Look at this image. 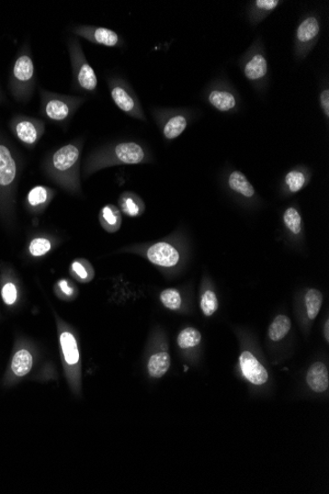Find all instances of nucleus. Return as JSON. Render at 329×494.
Returning a JSON list of instances; mask_svg holds the SVG:
<instances>
[{
    "label": "nucleus",
    "mask_w": 329,
    "mask_h": 494,
    "mask_svg": "<svg viewBox=\"0 0 329 494\" xmlns=\"http://www.w3.org/2000/svg\"><path fill=\"white\" fill-rule=\"evenodd\" d=\"M111 96L119 109L124 113L138 119L145 120L141 108L126 85L121 82L110 83Z\"/></svg>",
    "instance_id": "obj_12"
},
{
    "label": "nucleus",
    "mask_w": 329,
    "mask_h": 494,
    "mask_svg": "<svg viewBox=\"0 0 329 494\" xmlns=\"http://www.w3.org/2000/svg\"><path fill=\"white\" fill-rule=\"evenodd\" d=\"M83 140H76L62 146L45 157L43 170L54 184L68 194L82 195L81 160Z\"/></svg>",
    "instance_id": "obj_1"
},
{
    "label": "nucleus",
    "mask_w": 329,
    "mask_h": 494,
    "mask_svg": "<svg viewBox=\"0 0 329 494\" xmlns=\"http://www.w3.org/2000/svg\"><path fill=\"white\" fill-rule=\"evenodd\" d=\"M146 257L151 264L161 267H174L180 259V255L174 245L169 242H157L149 247Z\"/></svg>",
    "instance_id": "obj_13"
},
{
    "label": "nucleus",
    "mask_w": 329,
    "mask_h": 494,
    "mask_svg": "<svg viewBox=\"0 0 329 494\" xmlns=\"http://www.w3.org/2000/svg\"><path fill=\"white\" fill-rule=\"evenodd\" d=\"M188 126V120L183 115H176L169 118L163 127V134L167 140H172L180 136Z\"/></svg>",
    "instance_id": "obj_25"
},
{
    "label": "nucleus",
    "mask_w": 329,
    "mask_h": 494,
    "mask_svg": "<svg viewBox=\"0 0 329 494\" xmlns=\"http://www.w3.org/2000/svg\"><path fill=\"white\" fill-rule=\"evenodd\" d=\"M99 221L102 228L108 233H116L121 227V213L120 208L113 205L102 208L99 213Z\"/></svg>",
    "instance_id": "obj_18"
},
{
    "label": "nucleus",
    "mask_w": 329,
    "mask_h": 494,
    "mask_svg": "<svg viewBox=\"0 0 329 494\" xmlns=\"http://www.w3.org/2000/svg\"><path fill=\"white\" fill-rule=\"evenodd\" d=\"M72 31L75 36L100 44V46L112 48L120 44L119 34L105 27L78 25L73 27Z\"/></svg>",
    "instance_id": "obj_11"
},
{
    "label": "nucleus",
    "mask_w": 329,
    "mask_h": 494,
    "mask_svg": "<svg viewBox=\"0 0 329 494\" xmlns=\"http://www.w3.org/2000/svg\"><path fill=\"white\" fill-rule=\"evenodd\" d=\"M68 53H70L73 88L75 92L93 94L98 87V78L93 67L88 63L82 44L76 38L68 39Z\"/></svg>",
    "instance_id": "obj_7"
},
{
    "label": "nucleus",
    "mask_w": 329,
    "mask_h": 494,
    "mask_svg": "<svg viewBox=\"0 0 329 494\" xmlns=\"http://www.w3.org/2000/svg\"><path fill=\"white\" fill-rule=\"evenodd\" d=\"M146 153L141 145L136 142H121L109 151H97L91 154L83 167L87 178L103 168L113 164H140L144 162Z\"/></svg>",
    "instance_id": "obj_5"
},
{
    "label": "nucleus",
    "mask_w": 329,
    "mask_h": 494,
    "mask_svg": "<svg viewBox=\"0 0 329 494\" xmlns=\"http://www.w3.org/2000/svg\"><path fill=\"white\" fill-rule=\"evenodd\" d=\"M324 336L326 342H329V320H326L324 324Z\"/></svg>",
    "instance_id": "obj_37"
},
{
    "label": "nucleus",
    "mask_w": 329,
    "mask_h": 494,
    "mask_svg": "<svg viewBox=\"0 0 329 494\" xmlns=\"http://www.w3.org/2000/svg\"><path fill=\"white\" fill-rule=\"evenodd\" d=\"M41 114L45 119L58 125L70 122L76 111L85 102V97L67 96L41 89Z\"/></svg>",
    "instance_id": "obj_6"
},
{
    "label": "nucleus",
    "mask_w": 329,
    "mask_h": 494,
    "mask_svg": "<svg viewBox=\"0 0 329 494\" xmlns=\"http://www.w3.org/2000/svg\"><path fill=\"white\" fill-rule=\"evenodd\" d=\"M169 366L171 356L167 352H159L150 356L147 369L152 378L159 379L168 373Z\"/></svg>",
    "instance_id": "obj_20"
},
{
    "label": "nucleus",
    "mask_w": 329,
    "mask_h": 494,
    "mask_svg": "<svg viewBox=\"0 0 329 494\" xmlns=\"http://www.w3.org/2000/svg\"><path fill=\"white\" fill-rule=\"evenodd\" d=\"M160 300L164 307L169 310L176 311L181 306V295L179 291L175 288H168L161 292Z\"/></svg>",
    "instance_id": "obj_31"
},
{
    "label": "nucleus",
    "mask_w": 329,
    "mask_h": 494,
    "mask_svg": "<svg viewBox=\"0 0 329 494\" xmlns=\"http://www.w3.org/2000/svg\"><path fill=\"white\" fill-rule=\"evenodd\" d=\"M240 365L244 376L252 384L260 386L266 383L268 373L265 366L257 361V358L251 353L245 351L240 355Z\"/></svg>",
    "instance_id": "obj_15"
},
{
    "label": "nucleus",
    "mask_w": 329,
    "mask_h": 494,
    "mask_svg": "<svg viewBox=\"0 0 329 494\" xmlns=\"http://www.w3.org/2000/svg\"><path fill=\"white\" fill-rule=\"evenodd\" d=\"M279 5L278 0H256V5L262 10L271 11L276 9Z\"/></svg>",
    "instance_id": "obj_35"
},
{
    "label": "nucleus",
    "mask_w": 329,
    "mask_h": 494,
    "mask_svg": "<svg viewBox=\"0 0 329 494\" xmlns=\"http://www.w3.org/2000/svg\"><path fill=\"white\" fill-rule=\"evenodd\" d=\"M5 101V95L2 92V90H0V103H3Z\"/></svg>",
    "instance_id": "obj_38"
},
{
    "label": "nucleus",
    "mask_w": 329,
    "mask_h": 494,
    "mask_svg": "<svg viewBox=\"0 0 329 494\" xmlns=\"http://www.w3.org/2000/svg\"><path fill=\"white\" fill-rule=\"evenodd\" d=\"M120 209L123 215L130 218H139L143 215L145 205L143 200L134 193H123L119 199Z\"/></svg>",
    "instance_id": "obj_19"
},
{
    "label": "nucleus",
    "mask_w": 329,
    "mask_h": 494,
    "mask_svg": "<svg viewBox=\"0 0 329 494\" xmlns=\"http://www.w3.org/2000/svg\"><path fill=\"white\" fill-rule=\"evenodd\" d=\"M321 104L326 117H329V92L324 90L321 94Z\"/></svg>",
    "instance_id": "obj_36"
},
{
    "label": "nucleus",
    "mask_w": 329,
    "mask_h": 494,
    "mask_svg": "<svg viewBox=\"0 0 329 494\" xmlns=\"http://www.w3.org/2000/svg\"><path fill=\"white\" fill-rule=\"evenodd\" d=\"M55 322L68 383L78 395L82 391V356L77 336L72 325L58 315H55Z\"/></svg>",
    "instance_id": "obj_3"
},
{
    "label": "nucleus",
    "mask_w": 329,
    "mask_h": 494,
    "mask_svg": "<svg viewBox=\"0 0 329 494\" xmlns=\"http://www.w3.org/2000/svg\"><path fill=\"white\" fill-rule=\"evenodd\" d=\"M208 99L210 104L221 111H228L236 107V99L234 95L228 92L214 90V92L210 93Z\"/></svg>",
    "instance_id": "obj_26"
},
{
    "label": "nucleus",
    "mask_w": 329,
    "mask_h": 494,
    "mask_svg": "<svg viewBox=\"0 0 329 494\" xmlns=\"http://www.w3.org/2000/svg\"><path fill=\"white\" fill-rule=\"evenodd\" d=\"M228 184L234 192L239 193L246 198H253L255 196L256 192L253 185L248 182L247 177L240 171L231 173Z\"/></svg>",
    "instance_id": "obj_23"
},
{
    "label": "nucleus",
    "mask_w": 329,
    "mask_h": 494,
    "mask_svg": "<svg viewBox=\"0 0 329 494\" xmlns=\"http://www.w3.org/2000/svg\"><path fill=\"white\" fill-rule=\"evenodd\" d=\"M21 171L17 152L0 133V223L9 231L16 227V197Z\"/></svg>",
    "instance_id": "obj_2"
},
{
    "label": "nucleus",
    "mask_w": 329,
    "mask_h": 494,
    "mask_svg": "<svg viewBox=\"0 0 329 494\" xmlns=\"http://www.w3.org/2000/svg\"><path fill=\"white\" fill-rule=\"evenodd\" d=\"M283 221L286 228L295 235H298L302 231V217L296 208H289L285 210L283 216Z\"/></svg>",
    "instance_id": "obj_32"
},
{
    "label": "nucleus",
    "mask_w": 329,
    "mask_h": 494,
    "mask_svg": "<svg viewBox=\"0 0 329 494\" xmlns=\"http://www.w3.org/2000/svg\"><path fill=\"white\" fill-rule=\"evenodd\" d=\"M200 342L201 334L194 327H189L181 331L177 339L178 345L181 350L192 349V347L198 346Z\"/></svg>",
    "instance_id": "obj_29"
},
{
    "label": "nucleus",
    "mask_w": 329,
    "mask_h": 494,
    "mask_svg": "<svg viewBox=\"0 0 329 494\" xmlns=\"http://www.w3.org/2000/svg\"><path fill=\"white\" fill-rule=\"evenodd\" d=\"M34 363L35 355L32 344L24 339L17 341L9 363L5 383H16L26 377L32 372Z\"/></svg>",
    "instance_id": "obj_8"
},
{
    "label": "nucleus",
    "mask_w": 329,
    "mask_h": 494,
    "mask_svg": "<svg viewBox=\"0 0 329 494\" xmlns=\"http://www.w3.org/2000/svg\"><path fill=\"white\" fill-rule=\"evenodd\" d=\"M285 182L290 189V192L294 194L298 193L305 183V177L302 172L293 170L286 175Z\"/></svg>",
    "instance_id": "obj_33"
},
{
    "label": "nucleus",
    "mask_w": 329,
    "mask_h": 494,
    "mask_svg": "<svg viewBox=\"0 0 329 494\" xmlns=\"http://www.w3.org/2000/svg\"><path fill=\"white\" fill-rule=\"evenodd\" d=\"M55 288L61 295L66 298H73L76 295L75 286L66 278L60 279Z\"/></svg>",
    "instance_id": "obj_34"
},
{
    "label": "nucleus",
    "mask_w": 329,
    "mask_h": 494,
    "mask_svg": "<svg viewBox=\"0 0 329 494\" xmlns=\"http://www.w3.org/2000/svg\"><path fill=\"white\" fill-rule=\"evenodd\" d=\"M324 296L320 290L311 288L305 296V308H307L308 317L314 320L322 309Z\"/></svg>",
    "instance_id": "obj_28"
},
{
    "label": "nucleus",
    "mask_w": 329,
    "mask_h": 494,
    "mask_svg": "<svg viewBox=\"0 0 329 494\" xmlns=\"http://www.w3.org/2000/svg\"><path fill=\"white\" fill-rule=\"evenodd\" d=\"M53 189L47 186H36L29 190L26 197L25 207L34 216H40L47 209L55 197Z\"/></svg>",
    "instance_id": "obj_14"
},
{
    "label": "nucleus",
    "mask_w": 329,
    "mask_h": 494,
    "mask_svg": "<svg viewBox=\"0 0 329 494\" xmlns=\"http://www.w3.org/2000/svg\"><path fill=\"white\" fill-rule=\"evenodd\" d=\"M36 87L35 65L29 44L23 46L18 53L8 80L10 94L18 103L26 104L31 100Z\"/></svg>",
    "instance_id": "obj_4"
},
{
    "label": "nucleus",
    "mask_w": 329,
    "mask_h": 494,
    "mask_svg": "<svg viewBox=\"0 0 329 494\" xmlns=\"http://www.w3.org/2000/svg\"><path fill=\"white\" fill-rule=\"evenodd\" d=\"M307 383L315 392H324L328 389V369L323 363H315L310 367L307 374Z\"/></svg>",
    "instance_id": "obj_17"
},
{
    "label": "nucleus",
    "mask_w": 329,
    "mask_h": 494,
    "mask_svg": "<svg viewBox=\"0 0 329 494\" xmlns=\"http://www.w3.org/2000/svg\"><path fill=\"white\" fill-rule=\"evenodd\" d=\"M0 296L9 308L15 307L20 299V286L16 273L7 263L0 264Z\"/></svg>",
    "instance_id": "obj_10"
},
{
    "label": "nucleus",
    "mask_w": 329,
    "mask_h": 494,
    "mask_svg": "<svg viewBox=\"0 0 329 494\" xmlns=\"http://www.w3.org/2000/svg\"><path fill=\"white\" fill-rule=\"evenodd\" d=\"M58 239L48 233L33 235L26 246V254L31 259H41L49 255L56 246Z\"/></svg>",
    "instance_id": "obj_16"
},
{
    "label": "nucleus",
    "mask_w": 329,
    "mask_h": 494,
    "mask_svg": "<svg viewBox=\"0 0 329 494\" xmlns=\"http://www.w3.org/2000/svg\"><path fill=\"white\" fill-rule=\"evenodd\" d=\"M292 328V323L289 317L278 315L272 322L268 328V336L272 342H279L285 338Z\"/></svg>",
    "instance_id": "obj_22"
},
{
    "label": "nucleus",
    "mask_w": 329,
    "mask_h": 494,
    "mask_svg": "<svg viewBox=\"0 0 329 494\" xmlns=\"http://www.w3.org/2000/svg\"><path fill=\"white\" fill-rule=\"evenodd\" d=\"M71 275L82 283H89L95 276V269L85 259H77L71 265Z\"/></svg>",
    "instance_id": "obj_24"
},
{
    "label": "nucleus",
    "mask_w": 329,
    "mask_h": 494,
    "mask_svg": "<svg viewBox=\"0 0 329 494\" xmlns=\"http://www.w3.org/2000/svg\"><path fill=\"white\" fill-rule=\"evenodd\" d=\"M321 27L314 17L305 19L297 30V38L301 43H308L319 35Z\"/></svg>",
    "instance_id": "obj_27"
},
{
    "label": "nucleus",
    "mask_w": 329,
    "mask_h": 494,
    "mask_svg": "<svg viewBox=\"0 0 329 494\" xmlns=\"http://www.w3.org/2000/svg\"><path fill=\"white\" fill-rule=\"evenodd\" d=\"M268 65L262 54H256L245 66V75L249 81H258L266 75Z\"/></svg>",
    "instance_id": "obj_21"
},
{
    "label": "nucleus",
    "mask_w": 329,
    "mask_h": 494,
    "mask_svg": "<svg viewBox=\"0 0 329 494\" xmlns=\"http://www.w3.org/2000/svg\"><path fill=\"white\" fill-rule=\"evenodd\" d=\"M9 128L22 144L32 150L42 140L45 131V122L36 118L17 115L10 120Z\"/></svg>",
    "instance_id": "obj_9"
},
{
    "label": "nucleus",
    "mask_w": 329,
    "mask_h": 494,
    "mask_svg": "<svg viewBox=\"0 0 329 494\" xmlns=\"http://www.w3.org/2000/svg\"><path fill=\"white\" fill-rule=\"evenodd\" d=\"M200 308L204 316L211 317L219 308V302L217 295L212 290H207L201 295Z\"/></svg>",
    "instance_id": "obj_30"
}]
</instances>
